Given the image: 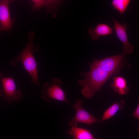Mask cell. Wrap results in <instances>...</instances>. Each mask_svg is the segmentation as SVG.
I'll use <instances>...</instances> for the list:
<instances>
[{"label":"cell","instance_id":"cell-1","mask_svg":"<svg viewBox=\"0 0 139 139\" xmlns=\"http://www.w3.org/2000/svg\"><path fill=\"white\" fill-rule=\"evenodd\" d=\"M90 70L81 73L83 79L78 83L83 88L81 93L85 98H90L100 90L104 84L112 75L93 62L89 63Z\"/></svg>","mask_w":139,"mask_h":139},{"label":"cell","instance_id":"cell-2","mask_svg":"<svg viewBox=\"0 0 139 139\" xmlns=\"http://www.w3.org/2000/svg\"><path fill=\"white\" fill-rule=\"evenodd\" d=\"M34 36L32 32H29L28 42L25 46L16 57L10 59L9 62L13 67H15L18 62L22 63L31 78V83L38 86L40 82L38 77L37 63L33 53L38 50L39 47L33 43Z\"/></svg>","mask_w":139,"mask_h":139},{"label":"cell","instance_id":"cell-3","mask_svg":"<svg viewBox=\"0 0 139 139\" xmlns=\"http://www.w3.org/2000/svg\"><path fill=\"white\" fill-rule=\"evenodd\" d=\"M63 84V82L58 78L53 77L50 83H46L43 85L41 90V98L48 102H50L52 100H54L70 104L61 88Z\"/></svg>","mask_w":139,"mask_h":139},{"label":"cell","instance_id":"cell-4","mask_svg":"<svg viewBox=\"0 0 139 139\" xmlns=\"http://www.w3.org/2000/svg\"><path fill=\"white\" fill-rule=\"evenodd\" d=\"M3 73H0V80L2 88L0 90V95L8 104L13 101L18 102L23 98L21 91L17 89L12 77L3 76Z\"/></svg>","mask_w":139,"mask_h":139},{"label":"cell","instance_id":"cell-5","mask_svg":"<svg viewBox=\"0 0 139 139\" xmlns=\"http://www.w3.org/2000/svg\"><path fill=\"white\" fill-rule=\"evenodd\" d=\"M123 53L107 57L102 59H94L93 62L104 69L111 75L118 74L123 65L125 56Z\"/></svg>","mask_w":139,"mask_h":139},{"label":"cell","instance_id":"cell-6","mask_svg":"<svg viewBox=\"0 0 139 139\" xmlns=\"http://www.w3.org/2000/svg\"><path fill=\"white\" fill-rule=\"evenodd\" d=\"M83 102L81 99L78 100L73 105L76 110L75 116L69 121L71 126L77 125L78 123H81L91 125L97 122H101V119H98L85 110L82 107Z\"/></svg>","mask_w":139,"mask_h":139},{"label":"cell","instance_id":"cell-7","mask_svg":"<svg viewBox=\"0 0 139 139\" xmlns=\"http://www.w3.org/2000/svg\"><path fill=\"white\" fill-rule=\"evenodd\" d=\"M112 20L116 34L123 45V53L125 54H130L133 52L134 46L131 44L128 40L127 33V27L126 23L121 24L117 20L113 19Z\"/></svg>","mask_w":139,"mask_h":139},{"label":"cell","instance_id":"cell-8","mask_svg":"<svg viewBox=\"0 0 139 139\" xmlns=\"http://www.w3.org/2000/svg\"><path fill=\"white\" fill-rule=\"evenodd\" d=\"M13 1L1 0L0 2V30L1 32L9 31L13 25L10 17L9 4Z\"/></svg>","mask_w":139,"mask_h":139},{"label":"cell","instance_id":"cell-9","mask_svg":"<svg viewBox=\"0 0 139 139\" xmlns=\"http://www.w3.org/2000/svg\"><path fill=\"white\" fill-rule=\"evenodd\" d=\"M88 33L93 40H98L101 36L110 34L113 33V29L108 25L99 23L94 27L89 28Z\"/></svg>","mask_w":139,"mask_h":139},{"label":"cell","instance_id":"cell-10","mask_svg":"<svg viewBox=\"0 0 139 139\" xmlns=\"http://www.w3.org/2000/svg\"><path fill=\"white\" fill-rule=\"evenodd\" d=\"M32 2V8L36 10L42 7H45L48 12H53L56 10L62 4L61 0H46L31 1Z\"/></svg>","mask_w":139,"mask_h":139},{"label":"cell","instance_id":"cell-11","mask_svg":"<svg viewBox=\"0 0 139 139\" xmlns=\"http://www.w3.org/2000/svg\"><path fill=\"white\" fill-rule=\"evenodd\" d=\"M110 84L111 89L120 95L127 94L129 90L126 79L121 76L114 77Z\"/></svg>","mask_w":139,"mask_h":139},{"label":"cell","instance_id":"cell-12","mask_svg":"<svg viewBox=\"0 0 139 139\" xmlns=\"http://www.w3.org/2000/svg\"><path fill=\"white\" fill-rule=\"evenodd\" d=\"M67 133L73 136V139H97L92 134L90 130L78 127L77 125L71 126Z\"/></svg>","mask_w":139,"mask_h":139},{"label":"cell","instance_id":"cell-13","mask_svg":"<svg viewBox=\"0 0 139 139\" xmlns=\"http://www.w3.org/2000/svg\"><path fill=\"white\" fill-rule=\"evenodd\" d=\"M125 103V101L123 100H121L119 102L113 103L105 111L101 119V122L107 120L114 116L118 111L123 108Z\"/></svg>","mask_w":139,"mask_h":139},{"label":"cell","instance_id":"cell-14","mask_svg":"<svg viewBox=\"0 0 139 139\" xmlns=\"http://www.w3.org/2000/svg\"><path fill=\"white\" fill-rule=\"evenodd\" d=\"M130 0H113L111 4L113 7L121 14H123L128 7Z\"/></svg>","mask_w":139,"mask_h":139},{"label":"cell","instance_id":"cell-15","mask_svg":"<svg viewBox=\"0 0 139 139\" xmlns=\"http://www.w3.org/2000/svg\"><path fill=\"white\" fill-rule=\"evenodd\" d=\"M132 116L139 120V104Z\"/></svg>","mask_w":139,"mask_h":139},{"label":"cell","instance_id":"cell-16","mask_svg":"<svg viewBox=\"0 0 139 139\" xmlns=\"http://www.w3.org/2000/svg\"><path fill=\"white\" fill-rule=\"evenodd\" d=\"M138 132H139V128H138Z\"/></svg>","mask_w":139,"mask_h":139}]
</instances>
